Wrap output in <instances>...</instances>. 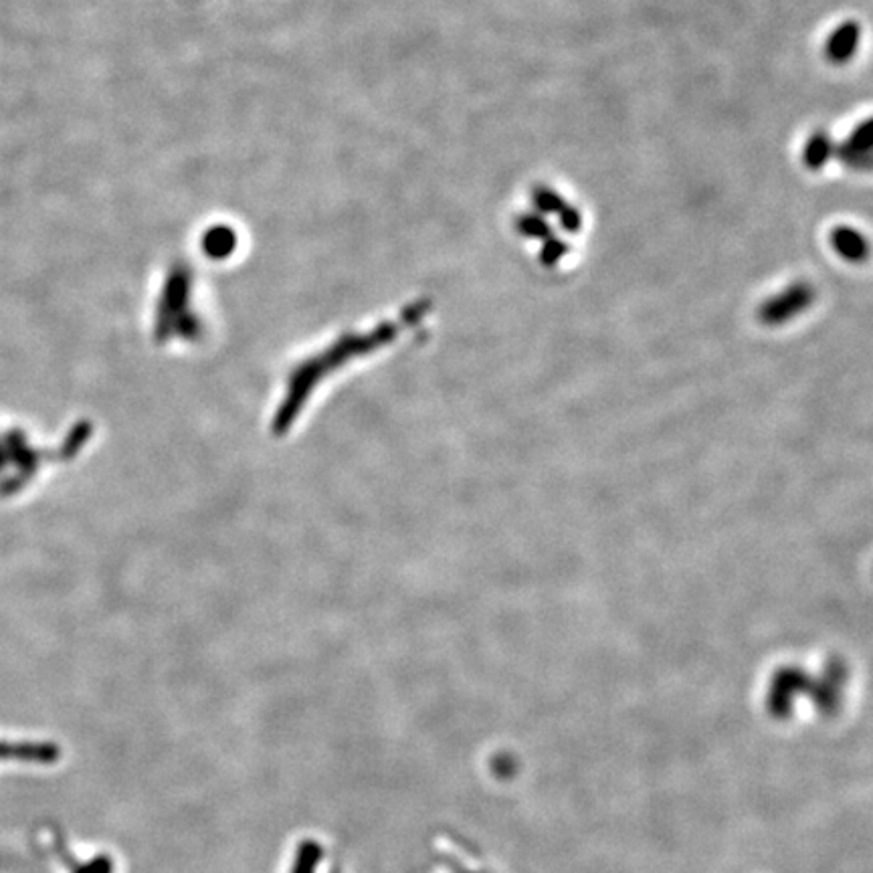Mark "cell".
Instances as JSON below:
<instances>
[{"label": "cell", "mask_w": 873, "mask_h": 873, "mask_svg": "<svg viewBox=\"0 0 873 873\" xmlns=\"http://www.w3.org/2000/svg\"><path fill=\"white\" fill-rule=\"evenodd\" d=\"M871 150H873V130L871 122H861L851 136L843 144H835L833 156H837L845 166L853 170H867L871 166Z\"/></svg>", "instance_id": "1"}, {"label": "cell", "mask_w": 873, "mask_h": 873, "mask_svg": "<svg viewBox=\"0 0 873 873\" xmlns=\"http://www.w3.org/2000/svg\"><path fill=\"white\" fill-rule=\"evenodd\" d=\"M861 39V27L855 21H847L843 25H839L833 35L827 41V57L833 63H845L849 61L859 45Z\"/></svg>", "instance_id": "2"}, {"label": "cell", "mask_w": 873, "mask_h": 873, "mask_svg": "<svg viewBox=\"0 0 873 873\" xmlns=\"http://www.w3.org/2000/svg\"><path fill=\"white\" fill-rule=\"evenodd\" d=\"M833 152H835V142H833L831 134L825 130H817L805 144L803 164L809 170H821L829 162Z\"/></svg>", "instance_id": "3"}, {"label": "cell", "mask_w": 873, "mask_h": 873, "mask_svg": "<svg viewBox=\"0 0 873 873\" xmlns=\"http://www.w3.org/2000/svg\"><path fill=\"white\" fill-rule=\"evenodd\" d=\"M833 247L849 261H859L867 253L865 239L849 227H839L833 231Z\"/></svg>", "instance_id": "4"}, {"label": "cell", "mask_w": 873, "mask_h": 873, "mask_svg": "<svg viewBox=\"0 0 873 873\" xmlns=\"http://www.w3.org/2000/svg\"><path fill=\"white\" fill-rule=\"evenodd\" d=\"M532 205L540 211V215H556L568 205L560 194L544 184H538L532 188Z\"/></svg>", "instance_id": "5"}, {"label": "cell", "mask_w": 873, "mask_h": 873, "mask_svg": "<svg viewBox=\"0 0 873 873\" xmlns=\"http://www.w3.org/2000/svg\"><path fill=\"white\" fill-rule=\"evenodd\" d=\"M516 229L532 239H548L552 235L550 223L540 213H526L516 219Z\"/></svg>", "instance_id": "6"}, {"label": "cell", "mask_w": 873, "mask_h": 873, "mask_svg": "<svg viewBox=\"0 0 873 873\" xmlns=\"http://www.w3.org/2000/svg\"><path fill=\"white\" fill-rule=\"evenodd\" d=\"M566 251H568V245L562 239L550 235L542 247V261L546 265H554Z\"/></svg>", "instance_id": "7"}, {"label": "cell", "mask_w": 873, "mask_h": 873, "mask_svg": "<svg viewBox=\"0 0 873 873\" xmlns=\"http://www.w3.org/2000/svg\"><path fill=\"white\" fill-rule=\"evenodd\" d=\"M558 221H560V227H562L564 231H568V233H576V231L580 229V225H582V215H580V211H578L576 207L566 205V207L558 213Z\"/></svg>", "instance_id": "8"}]
</instances>
